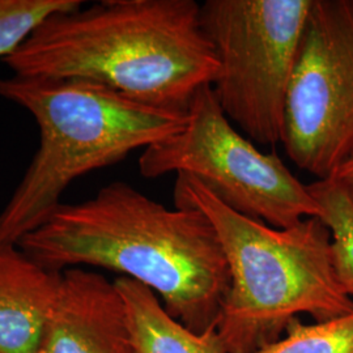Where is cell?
Listing matches in <instances>:
<instances>
[{
  "label": "cell",
  "mask_w": 353,
  "mask_h": 353,
  "mask_svg": "<svg viewBox=\"0 0 353 353\" xmlns=\"http://www.w3.org/2000/svg\"><path fill=\"white\" fill-rule=\"evenodd\" d=\"M37 353H138L114 281L83 267L63 271Z\"/></svg>",
  "instance_id": "8"
},
{
  "label": "cell",
  "mask_w": 353,
  "mask_h": 353,
  "mask_svg": "<svg viewBox=\"0 0 353 353\" xmlns=\"http://www.w3.org/2000/svg\"><path fill=\"white\" fill-rule=\"evenodd\" d=\"M17 246L54 272L100 267L160 294L168 314L202 334L219 323L230 288L214 225L195 208L169 210L123 181L62 204Z\"/></svg>",
  "instance_id": "1"
},
{
  "label": "cell",
  "mask_w": 353,
  "mask_h": 353,
  "mask_svg": "<svg viewBox=\"0 0 353 353\" xmlns=\"http://www.w3.org/2000/svg\"><path fill=\"white\" fill-rule=\"evenodd\" d=\"M0 99L32 114L39 132L38 150L0 212V242L12 245L50 219L77 178L174 135L188 121V114L77 79L1 76Z\"/></svg>",
  "instance_id": "4"
},
{
  "label": "cell",
  "mask_w": 353,
  "mask_h": 353,
  "mask_svg": "<svg viewBox=\"0 0 353 353\" xmlns=\"http://www.w3.org/2000/svg\"><path fill=\"white\" fill-rule=\"evenodd\" d=\"M81 6L80 0H0V58L12 55L52 14Z\"/></svg>",
  "instance_id": "13"
},
{
  "label": "cell",
  "mask_w": 353,
  "mask_h": 353,
  "mask_svg": "<svg viewBox=\"0 0 353 353\" xmlns=\"http://www.w3.org/2000/svg\"><path fill=\"white\" fill-rule=\"evenodd\" d=\"M174 203L201 211L225 254L230 288L217 332L228 353H255L280 341L301 313L316 322L352 313L332 263L331 232L319 217L271 227L234 211L189 174H176Z\"/></svg>",
  "instance_id": "3"
},
{
  "label": "cell",
  "mask_w": 353,
  "mask_h": 353,
  "mask_svg": "<svg viewBox=\"0 0 353 353\" xmlns=\"http://www.w3.org/2000/svg\"><path fill=\"white\" fill-rule=\"evenodd\" d=\"M319 207V219L331 232V252L336 278L353 297V203L334 179H316L307 185Z\"/></svg>",
  "instance_id": "11"
},
{
  "label": "cell",
  "mask_w": 353,
  "mask_h": 353,
  "mask_svg": "<svg viewBox=\"0 0 353 353\" xmlns=\"http://www.w3.org/2000/svg\"><path fill=\"white\" fill-rule=\"evenodd\" d=\"M281 144L316 179L353 157V0H312L285 99Z\"/></svg>",
  "instance_id": "7"
},
{
  "label": "cell",
  "mask_w": 353,
  "mask_h": 353,
  "mask_svg": "<svg viewBox=\"0 0 353 353\" xmlns=\"http://www.w3.org/2000/svg\"><path fill=\"white\" fill-rule=\"evenodd\" d=\"M1 61L14 75L87 80L183 114L217 75L195 0H108L55 13Z\"/></svg>",
  "instance_id": "2"
},
{
  "label": "cell",
  "mask_w": 353,
  "mask_h": 353,
  "mask_svg": "<svg viewBox=\"0 0 353 353\" xmlns=\"http://www.w3.org/2000/svg\"><path fill=\"white\" fill-rule=\"evenodd\" d=\"M312 0H205L203 29L214 46L212 90L252 143H281L290 76Z\"/></svg>",
  "instance_id": "5"
},
{
  "label": "cell",
  "mask_w": 353,
  "mask_h": 353,
  "mask_svg": "<svg viewBox=\"0 0 353 353\" xmlns=\"http://www.w3.org/2000/svg\"><path fill=\"white\" fill-rule=\"evenodd\" d=\"M334 179L344 189L353 203V157L341 166L334 176Z\"/></svg>",
  "instance_id": "14"
},
{
  "label": "cell",
  "mask_w": 353,
  "mask_h": 353,
  "mask_svg": "<svg viewBox=\"0 0 353 353\" xmlns=\"http://www.w3.org/2000/svg\"><path fill=\"white\" fill-rule=\"evenodd\" d=\"M139 170L145 178L189 174L234 211L279 229L321 212L276 153L259 151L232 126L211 85L194 96L181 131L143 151Z\"/></svg>",
  "instance_id": "6"
},
{
  "label": "cell",
  "mask_w": 353,
  "mask_h": 353,
  "mask_svg": "<svg viewBox=\"0 0 353 353\" xmlns=\"http://www.w3.org/2000/svg\"><path fill=\"white\" fill-rule=\"evenodd\" d=\"M255 353H353V312L313 325L297 316L280 341Z\"/></svg>",
  "instance_id": "12"
},
{
  "label": "cell",
  "mask_w": 353,
  "mask_h": 353,
  "mask_svg": "<svg viewBox=\"0 0 353 353\" xmlns=\"http://www.w3.org/2000/svg\"><path fill=\"white\" fill-rule=\"evenodd\" d=\"M63 272L0 242V353H37L58 300Z\"/></svg>",
  "instance_id": "9"
},
{
  "label": "cell",
  "mask_w": 353,
  "mask_h": 353,
  "mask_svg": "<svg viewBox=\"0 0 353 353\" xmlns=\"http://www.w3.org/2000/svg\"><path fill=\"white\" fill-rule=\"evenodd\" d=\"M114 284L125 303L138 353H228L217 325L196 334L169 316L157 294L145 285L126 276L115 279Z\"/></svg>",
  "instance_id": "10"
}]
</instances>
